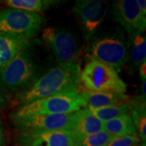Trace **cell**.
<instances>
[{"instance_id":"1","label":"cell","mask_w":146,"mask_h":146,"mask_svg":"<svg viewBox=\"0 0 146 146\" xmlns=\"http://www.w3.org/2000/svg\"><path fill=\"white\" fill-rule=\"evenodd\" d=\"M80 73L79 66L63 67L58 65L50 68L16 95V104L20 106L63 92L79 91Z\"/></svg>"},{"instance_id":"2","label":"cell","mask_w":146,"mask_h":146,"mask_svg":"<svg viewBox=\"0 0 146 146\" xmlns=\"http://www.w3.org/2000/svg\"><path fill=\"white\" fill-rule=\"evenodd\" d=\"M82 107L85 106L80 93L72 90L20 106L11 115V119L12 120L36 115L72 114Z\"/></svg>"},{"instance_id":"3","label":"cell","mask_w":146,"mask_h":146,"mask_svg":"<svg viewBox=\"0 0 146 146\" xmlns=\"http://www.w3.org/2000/svg\"><path fill=\"white\" fill-rule=\"evenodd\" d=\"M80 81L87 91L125 94L127 85L109 66L91 58L80 73Z\"/></svg>"},{"instance_id":"4","label":"cell","mask_w":146,"mask_h":146,"mask_svg":"<svg viewBox=\"0 0 146 146\" xmlns=\"http://www.w3.org/2000/svg\"><path fill=\"white\" fill-rule=\"evenodd\" d=\"M36 74L37 68L27 48L0 72V87L10 91L26 88L36 80Z\"/></svg>"},{"instance_id":"5","label":"cell","mask_w":146,"mask_h":146,"mask_svg":"<svg viewBox=\"0 0 146 146\" xmlns=\"http://www.w3.org/2000/svg\"><path fill=\"white\" fill-rule=\"evenodd\" d=\"M46 18L41 14L6 8L0 11V32L33 38L40 32Z\"/></svg>"},{"instance_id":"6","label":"cell","mask_w":146,"mask_h":146,"mask_svg":"<svg viewBox=\"0 0 146 146\" xmlns=\"http://www.w3.org/2000/svg\"><path fill=\"white\" fill-rule=\"evenodd\" d=\"M42 38L51 49L59 66H79V48L72 33L46 28L42 33Z\"/></svg>"},{"instance_id":"7","label":"cell","mask_w":146,"mask_h":146,"mask_svg":"<svg viewBox=\"0 0 146 146\" xmlns=\"http://www.w3.org/2000/svg\"><path fill=\"white\" fill-rule=\"evenodd\" d=\"M124 42L115 36H105L95 40L91 46L93 59L109 66L118 72L127 59Z\"/></svg>"},{"instance_id":"8","label":"cell","mask_w":146,"mask_h":146,"mask_svg":"<svg viewBox=\"0 0 146 146\" xmlns=\"http://www.w3.org/2000/svg\"><path fill=\"white\" fill-rule=\"evenodd\" d=\"M108 3L103 0H78L72 12L82 28L84 36L89 39L98 31L107 12Z\"/></svg>"},{"instance_id":"9","label":"cell","mask_w":146,"mask_h":146,"mask_svg":"<svg viewBox=\"0 0 146 146\" xmlns=\"http://www.w3.org/2000/svg\"><path fill=\"white\" fill-rule=\"evenodd\" d=\"M113 18L125 29L129 36L142 33L146 26L145 16L136 0H118L113 3Z\"/></svg>"},{"instance_id":"10","label":"cell","mask_w":146,"mask_h":146,"mask_svg":"<svg viewBox=\"0 0 146 146\" xmlns=\"http://www.w3.org/2000/svg\"><path fill=\"white\" fill-rule=\"evenodd\" d=\"M72 113L66 115H43L12 119L20 132L36 131L69 130Z\"/></svg>"},{"instance_id":"11","label":"cell","mask_w":146,"mask_h":146,"mask_svg":"<svg viewBox=\"0 0 146 146\" xmlns=\"http://www.w3.org/2000/svg\"><path fill=\"white\" fill-rule=\"evenodd\" d=\"M21 146H74V138L69 130L36 131L20 132Z\"/></svg>"},{"instance_id":"12","label":"cell","mask_w":146,"mask_h":146,"mask_svg":"<svg viewBox=\"0 0 146 146\" xmlns=\"http://www.w3.org/2000/svg\"><path fill=\"white\" fill-rule=\"evenodd\" d=\"M32 42V38L0 32V72L21 50L29 48Z\"/></svg>"},{"instance_id":"13","label":"cell","mask_w":146,"mask_h":146,"mask_svg":"<svg viewBox=\"0 0 146 146\" xmlns=\"http://www.w3.org/2000/svg\"><path fill=\"white\" fill-rule=\"evenodd\" d=\"M69 131L75 139L103 131V123L98 119L89 109L83 108L72 113Z\"/></svg>"},{"instance_id":"14","label":"cell","mask_w":146,"mask_h":146,"mask_svg":"<svg viewBox=\"0 0 146 146\" xmlns=\"http://www.w3.org/2000/svg\"><path fill=\"white\" fill-rule=\"evenodd\" d=\"M84 103V108H101L111 105L121 104L130 102V97L123 94L91 92L85 91L80 93Z\"/></svg>"},{"instance_id":"15","label":"cell","mask_w":146,"mask_h":146,"mask_svg":"<svg viewBox=\"0 0 146 146\" xmlns=\"http://www.w3.org/2000/svg\"><path fill=\"white\" fill-rule=\"evenodd\" d=\"M103 130L114 137L137 135L131 115L128 114L103 123Z\"/></svg>"},{"instance_id":"16","label":"cell","mask_w":146,"mask_h":146,"mask_svg":"<svg viewBox=\"0 0 146 146\" xmlns=\"http://www.w3.org/2000/svg\"><path fill=\"white\" fill-rule=\"evenodd\" d=\"M89 110L98 119L105 123L121 115L128 114V112H130L131 110V102H128L125 103L111 105L101 108H91Z\"/></svg>"},{"instance_id":"17","label":"cell","mask_w":146,"mask_h":146,"mask_svg":"<svg viewBox=\"0 0 146 146\" xmlns=\"http://www.w3.org/2000/svg\"><path fill=\"white\" fill-rule=\"evenodd\" d=\"M128 57L132 67H140L141 63L146 61V38L142 33H137L130 36Z\"/></svg>"},{"instance_id":"18","label":"cell","mask_w":146,"mask_h":146,"mask_svg":"<svg viewBox=\"0 0 146 146\" xmlns=\"http://www.w3.org/2000/svg\"><path fill=\"white\" fill-rule=\"evenodd\" d=\"M4 3L11 8L39 14L58 2L54 0H7Z\"/></svg>"},{"instance_id":"19","label":"cell","mask_w":146,"mask_h":146,"mask_svg":"<svg viewBox=\"0 0 146 146\" xmlns=\"http://www.w3.org/2000/svg\"><path fill=\"white\" fill-rule=\"evenodd\" d=\"M131 115L133 124L136 127L137 135L142 142L146 141V111L145 99L133 101L131 102Z\"/></svg>"},{"instance_id":"20","label":"cell","mask_w":146,"mask_h":146,"mask_svg":"<svg viewBox=\"0 0 146 146\" xmlns=\"http://www.w3.org/2000/svg\"><path fill=\"white\" fill-rule=\"evenodd\" d=\"M114 136L104 130L74 139V146H106Z\"/></svg>"},{"instance_id":"21","label":"cell","mask_w":146,"mask_h":146,"mask_svg":"<svg viewBox=\"0 0 146 146\" xmlns=\"http://www.w3.org/2000/svg\"><path fill=\"white\" fill-rule=\"evenodd\" d=\"M141 142L138 135L115 136L106 146H139Z\"/></svg>"},{"instance_id":"22","label":"cell","mask_w":146,"mask_h":146,"mask_svg":"<svg viewBox=\"0 0 146 146\" xmlns=\"http://www.w3.org/2000/svg\"><path fill=\"white\" fill-rule=\"evenodd\" d=\"M8 101V95L5 89L0 87V110L3 109Z\"/></svg>"},{"instance_id":"23","label":"cell","mask_w":146,"mask_h":146,"mask_svg":"<svg viewBox=\"0 0 146 146\" xmlns=\"http://www.w3.org/2000/svg\"><path fill=\"white\" fill-rule=\"evenodd\" d=\"M139 72H140V77L142 81L146 80V61L142 63L139 67Z\"/></svg>"},{"instance_id":"24","label":"cell","mask_w":146,"mask_h":146,"mask_svg":"<svg viewBox=\"0 0 146 146\" xmlns=\"http://www.w3.org/2000/svg\"><path fill=\"white\" fill-rule=\"evenodd\" d=\"M139 8L141 9V12L146 16V1L145 0H136Z\"/></svg>"},{"instance_id":"25","label":"cell","mask_w":146,"mask_h":146,"mask_svg":"<svg viewBox=\"0 0 146 146\" xmlns=\"http://www.w3.org/2000/svg\"><path fill=\"white\" fill-rule=\"evenodd\" d=\"M145 88H146V80L145 81H143L142 83V86H141V91H142V95L144 97V98H145Z\"/></svg>"},{"instance_id":"26","label":"cell","mask_w":146,"mask_h":146,"mask_svg":"<svg viewBox=\"0 0 146 146\" xmlns=\"http://www.w3.org/2000/svg\"><path fill=\"white\" fill-rule=\"evenodd\" d=\"M2 143H3V134H2L1 125H0V146H2Z\"/></svg>"},{"instance_id":"27","label":"cell","mask_w":146,"mask_h":146,"mask_svg":"<svg viewBox=\"0 0 146 146\" xmlns=\"http://www.w3.org/2000/svg\"><path fill=\"white\" fill-rule=\"evenodd\" d=\"M139 146H145V142H141Z\"/></svg>"},{"instance_id":"28","label":"cell","mask_w":146,"mask_h":146,"mask_svg":"<svg viewBox=\"0 0 146 146\" xmlns=\"http://www.w3.org/2000/svg\"><path fill=\"white\" fill-rule=\"evenodd\" d=\"M3 3V1H0V3Z\"/></svg>"}]
</instances>
